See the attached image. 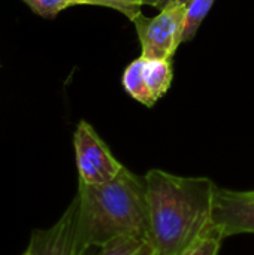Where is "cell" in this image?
<instances>
[{
	"mask_svg": "<svg viewBox=\"0 0 254 255\" xmlns=\"http://www.w3.org/2000/svg\"><path fill=\"white\" fill-rule=\"evenodd\" d=\"M144 63H145V57H139L136 60H133L124 70L123 73V87L127 91V94L135 99L136 102L142 103L147 108L154 106V103L157 102L151 91L148 90L145 79H144Z\"/></svg>",
	"mask_w": 254,
	"mask_h": 255,
	"instance_id": "cell-8",
	"label": "cell"
},
{
	"mask_svg": "<svg viewBox=\"0 0 254 255\" xmlns=\"http://www.w3.org/2000/svg\"><path fill=\"white\" fill-rule=\"evenodd\" d=\"M169 1H181V3H186V4H189L192 0H165V1L162 3V6H160V7H163V6H165L166 3H169ZM160 7H159V9H160Z\"/></svg>",
	"mask_w": 254,
	"mask_h": 255,
	"instance_id": "cell-15",
	"label": "cell"
},
{
	"mask_svg": "<svg viewBox=\"0 0 254 255\" xmlns=\"http://www.w3.org/2000/svg\"><path fill=\"white\" fill-rule=\"evenodd\" d=\"M34 13L43 18H55L61 10L75 6L73 0H22Z\"/></svg>",
	"mask_w": 254,
	"mask_h": 255,
	"instance_id": "cell-13",
	"label": "cell"
},
{
	"mask_svg": "<svg viewBox=\"0 0 254 255\" xmlns=\"http://www.w3.org/2000/svg\"><path fill=\"white\" fill-rule=\"evenodd\" d=\"M187 4L169 1L156 16L138 15L132 22L138 31L142 48V57L171 60L183 43L186 30Z\"/></svg>",
	"mask_w": 254,
	"mask_h": 255,
	"instance_id": "cell-3",
	"label": "cell"
},
{
	"mask_svg": "<svg viewBox=\"0 0 254 255\" xmlns=\"http://www.w3.org/2000/svg\"><path fill=\"white\" fill-rule=\"evenodd\" d=\"M141 1H142V4H148V6L160 7V6H162V3H163L165 0H141Z\"/></svg>",
	"mask_w": 254,
	"mask_h": 255,
	"instance_id": "cell-14",
	"label": "cell"
},
{
	"mask_svg": "<svg viewBox=\"0 0 254 255\" xmlns=\"http://www.w3.org/2000/svg\"><path fill=\"white\" fill-rule=\"evenodd\" d=\"M153 255H184L213 227L217 185L210 178H184L160 169L145 173Z\"/></svg>",
	"mask_w": 254,
	"mask_h": 255,
	"instance_id": "cell-1",
	"label": "cell"
},
{
	"mask_svg": "<svg viewBox=\"0 0 254 255\" xmlns=\"http://www.w3.org/2000/svg\"><path fill=\"white\" fill-rule=\"evenodd\" d=\"M97 250L88 245L79 233L78 199L75 197L55 224L31 233L25 251L31 255H94Z\"/></svg>",
	"mask_w": 254,
	"mask_h": 255,
	"instance_id": "cell-5",
	"label": "cell"
},
{
	"mask_svg": "<svg viewBox=\"0 0 254 255\" xmlns=\"http://www.w3.org/2000/svg\"><path fill=\"white\" fill-rule=\"evenodd\" d=\"M94 255H153V248L145 239L124 236L100 247Z\"/></svg>",
	"mask_w": 254,
	"mask_h": 255,
	"instance_id": "cell-9",
	"label": "cell"
},
{
	"mask_svg": "<svg viewBox=\"0 0 254 255\" xmlns=\"http://www.w3.org/2000/svg\"><path fill=\"white\" fill-rule=\"evenodd\" d=\"M172 78H174V72H172L171 60L145 58L144 79L156 100H159L166 94V91L172 84Z\"/></svg>",
	"mask_w": 254,
	"mask_h": 255,
	"instance_id": "cell-7",
	"label": "cell"
},
{
	"mask_svg": "<svg viewBox=\"0 0 254 255\" xmlns=\"http://www.w3.org/2000/svg\"><path fill=\"white\" fill-rule=\"evenodd\" d=\"M78 229L82 239L96 248L130 236L147 241L148 217L145 179L123 170L100 185H78Z\"/></svg>",
	"mask_w": 254,
	"mask_h": 255,
	"instance_id": "cell-2",
	"label": "cell"
},
{
	"mask_svg": "<svg viewBox=\"0 0 254 255\" xmlns=\"http://www.w3.org/2000/svg\"><path fill=\"white\" fill-rule=\"evenodd\" d=\"M75 4H94V6H106L115 9L126 15L130 21H133L138 15H141V0H73Z\"/></svg>",
	"mask_w": 254,
	"mask_h": 255,
	"instance_id": "cell-11",
	"label": "cell"
},
{
	"mask_svg": "<svg viewBox=\"0 0 254 255\" xmlns=\"http://www.w3.org/2000/svg\"><path fill=\"white\" fill-rule=\"evenodd\" d=\"M216 0H192L187 4V16H186V30H184V39L183 42H189L192 40L202 21L205 19V16L208 15L210 9L213 7Z\"/></svg>",
	"mask_w": 254,
	"mask_h": 255,
	"instance_id": "cell-10",
	"label": "cell"
},
{
	"mask_svg": "<svg viewBox=\"0 0 254 255\" xmlns=\"http://www.w3.org/2000/svg\"><path fill=\"white\" fill-rule=\"evenodd\" d=\"M225 241L222 232L217 227H211L208 233L184 255H219L222 242Z\"/></svg>",
	"mask_w": 254,
	"mask_h": 255,
	"instance_id": "cell-12",
	"label": "cell"
},
{
	"mask_svg": "<svg viewBox=\"0 0 254 255\" xmlns=\"http://www.w3.org/2000/svg\"><path fill=\"white\" fill-rule=\"evenodd\" d=\"M24 255H31V254H30V253H27V251H25V253H24Z\"/></svg>",
	"mask_w": 254,
	"mask_h": 255,
	"instance_id": "cell-16",
	"label": "cell"
},
{
	"mask_svg": "<svg viewBox=\"0 0 254 255\" xmlns=\"http://www.w3.org/2000/svg\"><path fill=\"white\" fill-rule=\"evenodd\" d=\"M73 148L79 182L100 185L112 181L123 170V164L112 155L106 143L87 123L79 121L73 134Z\"/></svg>",
	"mask_w": 254,
	"mask_h": 255,
	"instance_id": "cell-4",
	"label": "cell"
},
{
	"mask_svg": "<svg viewBox=\"0 0 254 255\" xmlns=\"http://www.w3.org/2000/svg\"><path fill=\"white\" fill-rule=\"evenodd\" d=\"M213 226L223 238L254 233V191H234L219 188L214 197Z\"/></svg>",
	"mask_w": 254,
	"mask_h": 255,
	"instance_id": "cell-6",
	"label": "cell"
}]
</instances>
